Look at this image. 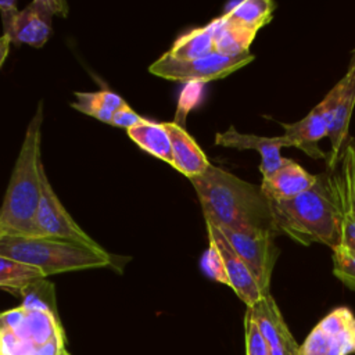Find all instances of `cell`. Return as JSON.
Masks as SVG:
<instances>
[{
  "mask_svg": "<svg viewBox=\"0 0 355 355\" xmlns=\"http://www.w3.org/2000/svg\"><path fill=\"white\" fill-rule=\"evenodd\" d=\"M22 306L29 309H43L57 313L54 301V286L47 279H40L26 286L21 293Z\"/></svg>",
  "mask_w": 355,
  "mask_h": 355,
  "instance_id": "25",
  "label": "cell"
},
{
  "mask_svg": "<svg viewBox=\"0 0 355 355\" xmlns=\"http://www.w3.org/2000/svg\"><path fill=\"white\" fill-rule=\"evenodd\" d=\"M326 114L329 123L330 151L327 154V172H334L341 162L348 146V129L355 107V50L352 51L347 73L330 89L319 103Z\"/></svg>",
  "mask_w": 355,
  "mask_h": 355,
  "instance_id": "7",
  "label": "cell"
},
{
  "mask_svg": "<svg viewBox=\"0 0 355 355\" xmlns=\"http://www.w3.org/2000/svg\"><path fill=\"white\" fill-rule=\"evenodd\" d=\"M0 255L31 265L46 277L69 270L111 265V255L104 248L97 250L46 237L1 234Z\"/></svg>",
  "mask_w": 355,
  "mask_h": 355,
  "instance_id": "4",
  "label": "cell"
},
{
  "mask_svg": "<svg viewBox=\"0 0 355 355\" xmlns=\"http://www.w3.org/2000/svg\"><path fill=\"white\" fill-rule=\"evenodd\" d=\"M284 129L283 136L290 141L291 147L302 150L311 158H327L316 143L329 135V123L324 110L320 104L315 105L302 119L294 123H280Z\"/></svg>",
  "mask_w": 355,
  "mask_h": 355,
  "instance_id": "17",
  "label": "cell"
},
{
  "mask_svg": "<svg viewBox=\"0 0 355 355\" xmlns=\"http://www.w3.org/2000/svg\"><path fill=\"white\" fill-rule=\"evenodd\" d=\"M40 184L42 198L35 216L36 237L62 240L101 250L103 247L97 244L87 233H85L64 208L60 198L54 193L43 166L40 169Z\"/></svg>",
  "mask_w": 355,
  "mask_h": 355,
  "instance_id": "8",
  "label": "cell"
},
{
  "mask_svg": "<svg viewBox=\"0 0 355 355\" xmlns=\"http://www.w3.org/2000/svg\"><path fill=\"white\" fill-rule=\"evenodd\" d=\"M144 118H141L136 111H133L128 104H123L119 110H116L112 115L111 125L118 126V128H125L126 130L139 125L143 122Z\"/></svg>",
  "mask_w": 355,
  "mask_h": 355,
  "instance_id": "29",
  "label": "cell"
},
{
  "mask_svg": "<svg viewBox=\"0 0 355 355\" xmlns=\"http://www.w3.org/2000/svg\"><path fill=\"white\" fill-rule=\"evenodd\" d=\"M189 180L197 193L205 222L219 229L266 230L277 234L270 202L261 186L212 164Z\"/></svg>",
  "mask_w": 355,
  "mask_h": 355,
  "instance_id": "1",
  "label": "cell"
},
{
  "mask_svg": "<svg viewBox=\"0 0 355 355\" xmlns=\"http://www.w3.org/2000/svg\"><path fill=\"white\" fill-rule=\"evenodd\" d=\"M0 355H1V354H0Z\"/></svg>",
  "mask_w": 355,
  "mask_h": 355,
  "instance_id": "33",
  "label": "cell"
},
{
  "mask_svg": "<svg viewBox=\"0 0 355 355\" xmlns=\"http://www.w3.org/2000/svg\"><path fill=\"white\" fill-rule=\"evenodd\" d=\"M318 175H311L300 164L283 158L280 166L266 178H262L261 189L265 197L273 202L288 201L316 183Z\"/></svg>",
  "mask_w": 355,
  "mask_h": 355,
  "instance_id": "15",
  "label": "cell"
},
{
  "mask_svg": "<svg viewBox=\"0 0 355 355\" xmlns=\"http://www.w3.org/2000/svg\"><path fill=\"white\" fill-rule=\"evenodd\" d=\"M201 269L212 280L229 286V279H227V275L225 270L223 259L212 240H209V245L201 258Z\"/></svg>",
  "mask_w": 355,
  "mask_h": 355,
  "instance_id": "28",
  "label": "cell"
},
{
  "mask_svg": "<svg viewBox=\"0 0 355 355\" xmlns=\"http://www.w3.org/2000/svg\"><path fill=\"white\" fill-rule=\"evenodd\" d=\"M40 279H46V276L39 269L0 255V287L1 288L19 294L26 286Z\"/></svg>",
  "mask_w": 355,
  "mask_h": 355,
  "instance_id": "24",
  "label": "cell"
},
{
  "mask_svg": "<svg viewBox=\"0 0 355 355\" xmlns=\"http://www.w3.org/2000/svg\"><path fill=\"white\" fill-rule=\"evenodd\" d=\"M0 12H1V19H3V29H6V28H8V25L12 22L15 15L18 14L17 3L11 1V0L0 1Z\"/></svg>",
  "mask_w": 355,
  "mask_h": 355,
  "instance_id": "30",
  "label": "cell"
},
{
  "mask_svg": "<svg viewBox=\"0 0 355 355\" xmlns=\"http://www.w3.org/2000/svg\"><path fill=\"white\" fill-rule=\"evenodd\" d=\"M355 351V316L340 306L326 315L300 347V355H348Z\"/></svg>",
  "mask_w": 355,
  "mask_h": 355,
  "instance_id": "10",
  "label": "cell"
},
{
  "mask_svg": "<svg viewBox=\"0 0 355 355\" xmlns=\"http://www.w3.org/2000/svg\"><path fill=\"white\" fill-rule=\"evenodd\" d=\"M215 51L223 55H239L250 51L257 32L234 24L223 15L211 21Z\"/></svg>",
  "mask_w": 355,
  "mask_h": 355,
  "instance_id": "19",
  "label": "cell"
},
{
  "mask_svg": "<svg viewBox=\"0 0 355 355\" xmlns=\"http://www.w3.org/2000/svg\"><path fill=\"white\" fill-rule=\"evenodd\" d=\"M42 121L43 104L39 103V107L26 128V133L0 207V236L36 237L35 216L42 198Z\"/></svg>",
  "mask_w": 355,
  "mask_h": 355,
  "instance_id": "3",
  "label": "cell"
},
{
  "mask_svg": "<svg viewBox=\"0 0 355 355\" xmlns=\"http://www.w3.org/2000/svg\"><path fill=\"white\" fill-rule=\"evenodd\" d=\"M250 308L254 320L269 344L270 355H300V345L286 324L275 298L268 294Z\"/></svg>",
  "mask_w": 355,
  "mask_h": 355,
  "instance_id": "13",
  "label": "cell"
},
{
  "mask_svg": "<svg viewBox=\"0 0 355 355\" xmlns=\"http://www.w3.org/2000/svg\"><path fill=\"white\" fill-rule=\"evenodd\" d=\"M215 53L214 32L211 22L205 26L196 28L180 37L172 44L168 54L179 60H194Z\"/></svg>",
  "mask_w": 355,
  "mask_h": 355,
  "instance_id": "22",
  "label": "cell"
},
{
  "mask_svg": "<svg viewBox=\"0 0 355 355\" xmlns=\"http://www.w3.org/2000/svg\"><path fill=\"white\" fill-rule=\"evenodd\" d=\"M334 172L318 175L316 183L293 200L269 201L277 234L302 245L320 243L331 251L341 247L343 212Z\"/></svg>",
  "mask_w": 355,
  "mask_h": 355,
  "instance_id": "2",
  "label": "cell"
},
{
  "mask_svg": "<svg viewBox=\"0 0 355 355\" xmlns=\"http://www.w3.org/2000/svg\"><path fill=\"white\" fill-rule=\"evenodd\" d=\"M162 125L171 143L173 158L172 166L189 179L201 175L211 162L196 140L176 122H162Z\"/></svg>",
  "mask_w": 355,
  "mask_h": 355,
  "instance_id": "18",
  "label": "cell"
},
{
  "mask_svg": "<svg viewBox=\"0 0 355 355\" xmlns=\"http://www.w3.org/2000/svg\"><path fill=\"white\" fill-rule=\"evenodd\" d=\"M352 144H354V150H355V140H352Z\"/></svg>",
  "mask_w": 355,
  "mask_h": 355,
  "instance_id": "32",
  "label": "cell"
},
{
  "mask_svg": "<svg viewBox=\"0 0 355 355\" xmlns=\"http://www.w3.org/2000/svg\"><path fill=\"white\" fill-rule=\"evenodd\" d=\"M333 275L349 290L355 291V251H348L343 247L331 251Z\"/></svg>",
  "mask_w": 355,
  "mask_h": 355,
  "instance_id": "26",
  "label": "cell"
},
{
  "mask_svg": "<svg viewBox=\"0 0 355 355\" xmlns=\"http://www.w3.org/2000/svg\"><path fill=\"white\" fill-rule=\"evenodd\" d=\"M276 4L270 0H244L233 4L223 17L244 28L258 32L272 19Z\"/></svg>",
  "mask_w": 355,
  "mask_h": 355,
  "instance_id": "23",
  "label": "cell"
},
{
  "mask_svg": "<svg viewBox=\"0 0 355 355\" xmlns=\"http://www.w3.org/2000/svg\"><path fill=\"white\" fill-rule=\"evenodd\" d=\"M215 144L237 150H257L261 155L259 171L263 178L273 173L282 164V148L291 147L290 141L282 135L276 137H263L250 133H240L234 126L215 135Z\"/></svg>",
  "mask_w": 355,
  "mask_h": 355,
  "instance_id": "14",
  "label": "cell"
},
{
  "mask_svg": "<svg viewBox=\"0 0 355 355\" xmlns=\"http://www.w3.org/2000/svg\"><path fill=\"white\" fill-rule=\"evenodd\" d=\"M68 11L65 1L35 0L22 11H18L8 28L4 29L11 43H24L42 47L51 35V17H65Z\"/></svg>",
  "mask_w": 355,
  "mask_h": 355,
  "instance_id": "11",
  "label": "cell"
},
{
  "mask_svg": "<svg viewBox=\"0 0 355 355\" xmlns=\"http://www.w3.org/2000/svg\"><path fill=\"white\" fill-rule=\"evenodd\" d=\"M205 223L208 230V239L215 243L223 259L225 270L229 279V287L233 288L237 297L247 306H252L255 302L263 298L265 294L259 290L250 269L247 268L244 261L240 258V255L234 251V248L227 241L225 234L215 225L209 222H205Z\"/></svg>",
  "mask_w": 355,
  "mask_h": 355,
  "instance_id": "12",
  "label": "cell"
},
{
  "mask_svg": "<svg viewBox=\"0 0 355 355\" xmlns=\"http://www.w3.org/2000/svg\"><path fill=\"white\" fill-rule=\"evenodd\" d=\"M244 331L247 355H270L269 344L261 333L257 322L254 320L250 308H247L244 316Z\"/></svg>",
  "mask_w": 355,
  "mask_h": 355,
  "instance_id": "27",
  "label": "cell"
},
{
  "mask_svg": "<svg viewBox=\"0 0 355 355\" xmlns=\"http://www.w3.org/2000/svg\"><path fill=\"white\" fill-rule=\"evenodd\" d=\"M1 355H69L57 313L18 306L0 313Z\"/></svg>",
  "mask_w": 355,
  "mask_h": 355,
  "instance_id": "5",
  "label": "cell"
},
{
  "mask_svg": "<svg viewBox=\"0 0 355 355\" xmlns=\"http://www.w3.org/2000/svg\"><path fill=\"white\" fill-rule=\"evenodd\" d=\"M10 44H11V40H10L8 36H6V35L0 36V67H1L3 61L6 60V57L8 54Z\"/></svg>",
  "mask_w": 355,
  "mask_h": 355,
  "instance_id": "31",
  "label": "cell"
},
{
  "mask_svg": "<svg viewBox=\"0 0 355 355\" xmlns=\"http://www.w3.org/2000/svg\"><path fill=\"white\" fill-rule=\"evenodd\" d=\"M75 97L76 101L71 104L75 110L105 123H111L114 112L126 104L121 96L110 90H100L93 93L76 92Z\"/></svg>",
  "mask_w": 355,
  "mask_h": 355,
  "instance_id": "21",
  "label": "cell"
},
{
  "mask_svg": "<svg viewBox=\"0 0 355 355\" xmlns=\"http://www.w3.org/2000/svg\"><path fill=\"white\" fill-rule=\"evenodd\" d=\"M219 230L244 261L259 290L265 295L270 294V277L279 258V248L275 244V237L277 234L266 230Z\"/></svg>",
  "mask_w": 355,
  "mask_h": 355,
  "instance_id": "9",
  "label": "cell"
},
{
  "mask_svg": "<svg viewBox=\"0 0 355 355\" xmlns=\"http://www.w3.org/2000/svg\"><path fill=\"white\" fill-rule=\"evenodd\" d=\"M128 136L144 151L148 154L165 161L166 164L172 165V150L168 133L162 123L151 122L144 119L139 125L126 130Z\"/></svg>",
  "mask_w": 355,
  "mask_h": 355,
  "instance_id": "20",
  "label": "cell"
},
{
  "mask_svg": "<svg viewBox=\"0 0 355 355\" xmlns=\"http://www.w3.org/2000/svg\"><path fill=\"white\" fill-rule=\"evenodd\" d=\"M254 58L255 55L250 51L239 55H223L215 51L194 60H179L165 53L148 67V71L168 80L204 83L222 79L245 67Z\"/></svg>",
  "mask_w": 355,
  "mask_h": 355,
  "instance_id": "6",
  "label": "cell"
},
{
  "mask_svg": "<svg viewBox=\"0 0 355 355\" xmlns=\"http://www.w3.org/2000/svg\"><path fill=\"white\" fill-rule=\"evenodd\" d=\"M334 179L343 212L341 247L355 251V150L352 140L344 151L340 173L334 172Z\"/></svg>",
  "mask_w": 355,
  "mask_h": 355,
  "instance_id": "16",
  "label": "cell"
}]
</instances>
